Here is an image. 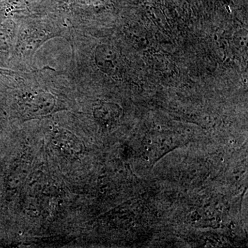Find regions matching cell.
<instances>
[{
	"instance_id": "6da1fadb",
	"label": "cell",
	"mask_w": 248,
	"mask_h": 248,
	"mask_svg": "<svg viewBox=\"0 0 248 248\" xmlns=\"http://www.w3.org/2000/svg\"><path fill=\"white\" fill-rule=\"evenodd\" d=\"M96 62L99 68L107 74L118 71L120 66L118 53L115 49L108 46L102 45L97 49Z\"/></svg>"
},
{
	"instance_id": "7a4b0ae2",
	"label": "cell",
	"mask_w": 248,
	"mask_h": 248,
	"mask_svg": "<svg viewBox=\"0 0 248 248\" xmlns=\"http://www.w3.org/2000/svg\"><path fill=\"white\" fill-rule=\"evenodd\" d=\"M120 113L121 110L118 106L109 103L101 104L94 110L96 120L104 124L113 123L120 117Z\"/></svg>"
},
{
	"instance_id": "3957f363",
	"label": "cell",
	"mask_w": 248,
	"mask_h": 248,
	"mask_svg": "<svg viewBox=\"0 0 248 248\" xmlns=\"http://www.w3.org/2000/svg\"><path fill=\"white\" fill-rule=\"evenodd\" d=\"M31 102L32 103L31 110L37 115L45 114L53 108L54 102L52 98L46 97V96H37V98H33Z\"/></svg>"
},
{
	"instance_id": "277c9868",
	"label": "cell",
	"mask_w": 248,
	"mask_h": 248,
	"mask_svg": "<svg viewBox=\"0 0 248 248\" xmlns=\"http://www.w3.org/2000/svg\"><path fill=\"white\" fill-rule=\"evenodd\" d=\"M57 143L63 151L76 155L80 151L79 141L74 136H61L57 140Z\"/></svg>"
},
{
	"instance_id": "5b68a950",
	"label": "cell",
	"mask_w": 248,
	"mask_h": 248,
	"mask_svg": "<svg viewBox=\"0 0 248 248\" xmlns=\"http://www.w3.org/2000/svg\"><path fill=\"white\" fill-rule=\"evenodd\" d=\"M234 42L236 46L241 49H245L247 46L248 33L247 31H239L235 34Z\"/></svg>"
}]
</instances>
